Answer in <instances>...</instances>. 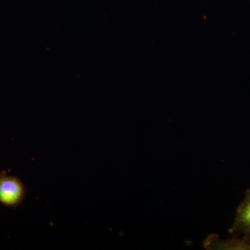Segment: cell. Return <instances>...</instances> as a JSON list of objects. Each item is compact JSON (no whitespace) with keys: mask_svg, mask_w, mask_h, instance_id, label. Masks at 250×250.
I'll use <instances>...</instances> for the list:
<instances>
[{"mask_svg":"<svg viewBox=\"0 0 250 250\" xmlns=\"http://www.w3.org/2000/svg\"><path fill=\"white\" fill-rule=\"evenodd\" d=\"M27 189L16 176L9 175L5 170L0 173V203L8 208L19 207L27 197Z\"/></svg>","mask_w":250,"mask_h":250,"instance_id":"6da1fadb","label":"cell"},{"mask_svg":"<svg viewBox=\"0 0 250 250\" xmlns=\"http://www.w3.org/2000/svg\"><path fill=\"white\" fill-rule=\"evenodd\" d=\"M229 233L236 236L243 233L250 238V188L246 190V197L237 208L234 223Z\"/></svg>","mask_w":250,"mask_h":250,"instance_id":"7a4b0ae2","label":"cell"},{"mask_svg":"<svg viewBox=\"0 0 250 250\" xmlns=\"http://www.w3.org/2000/svg\"><path fill=\"white\" fill-rule=\"evenodd\" d=\"M207 250H250V238L244 236L238 238L235 236L228 240H220L218 235L211 234L204 241Z\"/></svg>","mask_w":250,"mask_h":250,"instance_id":"3957f363","label":"cell"}]
</instances>
